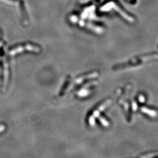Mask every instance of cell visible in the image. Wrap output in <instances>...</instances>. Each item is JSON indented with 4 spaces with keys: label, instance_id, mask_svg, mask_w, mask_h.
<instances>
[{
    "label": "cell",
    "instance_id": "1",
    "mask_svg": "<svg viewBox=\"0 0 158 158\" xmlns=\"http://www.w3.org/2000/svg\"><path fill=\"white\" fill-rule=\"evenodd\" d=\"M99 11L104 13L115 12L127 23H133L135 21V17L126 11L117 0H108L99 8Z\"/></svg>",
    "mask_w": 158,
    "mask_h": 158
},
{
    "label": "cell",
    "instance_id": "2",
    "mask_svg": "<svg viewBox=\"0 0 158 158\" xmlns=\"http://www.w3.org/2000/svg\"><path fill=\"white\" fill-rule=\"evenodd\" d=\"M158 59V53L153 52L148 53L142 54L138 56L134 57L132 59L128 61L127 62L124 63L123 64H116L113 67L114 70H119L125 68H130L132 66H137L143 64V63L151 62L153 60H156Z\"/></svg>",
    "mask_w": 158,
    "mask_h": 158
},
{
    "label": "cell",
    "instance_id": "3",
    "mask_svg": "<svg viewBox=\"0 0 158 158\" xmlns=\"http://www.w3.org/2000/svg\"><path fill=\"white\" fill-rule=\"evenodd\" d=\"M142 111L143 112V113H146L149 114V115H151V117H156L157 115V113L155 111H153V110H151L148 108H147L145 107L141 108Z\"/></svg>",
    "mask_w": 158,
    "mask_h": 158
},
{
    "label": "cell",
    "instance_id": "4",
    "mask_svg": "<svg viewBox=\"0 0 158 158\" xmlns=\"http://www.w3.org/2000/svg\"><path fill=\"white\" fill-rule=\"evenodd\" d=\"M100 121L102 122V124L104 125V126H108V123L107 121L103 118H100Z\"/></svg>",
    "mask_w": 158,
    "mask_h": 158
},
{
    "label": "cell",
    "instance_id": "5",
    "mask_svg": "<svg viewBox=\"0 0 158 158\" xmlns=\"http://www.w3.org/2000/svg\"><path fill=\"white\" fill-rule=\"evenodd\" d=\"M127 1L128 2V3H130L131 4H135L136 2V0H127Z\"/></svg>",
    "mask_w": 158,
    "mask_h": 158
},
{
    "label": "cell",
    "instance_id": "6",
    "mask_svg": "<svg viewBox=\"0 0 158 158\" xmlns=\"http://www.w3.org/2000/svg\"></svg>",
    "mask_w": 158,
    "mask_h": 158
}]
</instances>
